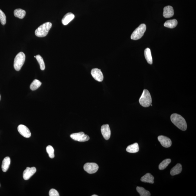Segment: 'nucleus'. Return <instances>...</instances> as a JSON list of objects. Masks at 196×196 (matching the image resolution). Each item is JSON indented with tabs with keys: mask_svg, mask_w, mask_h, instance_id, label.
<instances>
[{
	"mask_svg": "<svg viewBox=\"0 0 196 196\" xmlns=\"http://www.w3.org/2000/svg\"><path fill=\"white\" fill-rule=\"evenodd\" d=\"M1 95H0V101H1Z\"/></svg>",
	"mask_w": 196,
	"mask_h": 196,
	"instance_id": "30",
	"label": "nucleus"
},
{
	"mask_svg": "<svg viewBox=\"0 0 196 196\" xmlns=\"http://www.w3.org/2000/svg\"><path fill=\"white\" fill-rule=\"evenodd\" d=\"M0 21L2 24L5 25L6 24V15L2 10H0Z\"/></svg>",
	"mask_w": 196,
	"mask_h": 196,
	"instance_id": "27",
	"label": "nucleus"
},
{
	"mask_svg": "<svg viewBox=\"0 0 196 196\" xmlns=\"http://www.w3.org/2000/svg\"><path fill=\"white\" fill-rule=\"evenodd\" d=\"M50 196H59V194L58 191L55 189H51L49 191Z\"/></svg>",
	"mask_w": 196,
	"mask_h": 196,
	"instance_id": "28",
	"label": "nucleus"
},
{
	"mask_svg": "<svg viewBox=\"0 0 196 196\" xmlns=\"http://www.w3.org/2000/svg\"><path fill=\"white\" fill-rule=\"evenodd\" d=\"M178 21L177 20H170L166 21L164 24L165 27L170 28H173L177 26Z\"/></svg>",
	"mask_w": 196,
	"mask_h": 196,
	"instance_id": "19",
	"label": "nucleus"
},
{
	"mask_svg": "<svg viewBox=\"0 0 196 196\" xmlns=\"http://www.w3.org/2000/svg\"><path fill=\"white\" fill-rule=\"evenodd\" d=\"M26 56L23 52H20L18 53L14 59V66L17 71H19L24 64Z\"/></svg>",
	"mask_w": 196,
	"mask_h": 196,
	"instance_id": "4",
	"label": "nucleus"
},
{
	"mask_svg": "<svg viewBox=\"0 0 196 196\" xmlns=\"http://www.w3.org/2000/svg\"><path fill=\"white\" fill-rule=\"evenodd\" d=\"M26 12L21 9H17L14 10V15L16 17L19 19H23L26 15Z\"/></svg>",
	"mask_w": 196,
	"mask_h": 196,
	"instance_id": "21",
	"label": "nucleus"
},
{
	"mask_svg": "<svg viewBox=\"0 0 196 196\" xmlns=\"http://www.w3.org/2000/svg\"><path fill=\"white\" fill-rule=\"evenodd\" d=\"M36 58L40 65V69L43 71L45 69V65L42 57L40 55H37L36 56Z\"/></svg>",
	"mask_w": 196,
	"mask_h": 196,
	"instance_id": "25",
	"label": "nucleus"
},
{
	"mask_svg": "<svg viewBox=\"0 0 196 196\" xmlns=\"http://www.w3.org/2000/svg\"><path fill=\"white\" fill-rule=\"evenodd\" d=\"M46 151L50 158L53 159L54 158V150L53 146L51 145H48L46 147Z\"/></svg>",
	"mask_w": 196,
	"mask_h": 196,
	"instance_id": "26",
	"label": "nucleus"
},
{
	"mask_svg": "<svg viewBox=\"0 0 196 196\" xmlns=\"http://www.w3.org/2000/svg\"><path fill=\"white\" fill-rule=\"evenodd\" d=\"M139 101L140 105L144 107H148L152 103V97L149 92L147 89L144 90Z\"/></svg>",
	"mask_w": 196,
	"mask_h": 196,
	"instance_id": "3",
	"label": "nucleus"
},
{
	"mask_svg": "<svg viewBox=\"0 0 196 196\" xmlns=\"http://www.w3.org/2000/svg\"><path fill=\"white\" fill-rule=\"evenodd\" d=\"M182 169V166L181 164L178 163L170 171L171 175L172 176L178 175L181 173Z\"/></svg>",
	"mask_w": 196,
	"mask_h": 196,
	"instance_id": "17",
	"label": "nucleus"
},
{
	"mask_svg": "<svg viewBox=\"0 0 196 196\" xmlns=\"http://www.w3.org/2000/svg\"><path fill=\"white\" fill-rule=\"evenodd\" d=\"M146 27L144 24H142L134 31L131 36L132 40H137L143 37L146 30Z\"/></svg>",
	"mask_w": 196,
	"mask_h": 196,
	"instance_id": "5",
	"label": "nucleus"
},
{
	"mask_svg": "<svg viewBox=\"0 0 196 196\" xmlns=\"http://www.w3.org/2000/svg\"><path fill=\"white\" fill-rule=\"evenodd\" d=\"M18 130L21 136L26 138H30L31 136V133L27 127L23 125H19Z\"/></svg>",
	"mask_w": 196,
	"mask_h": 196,
	"instance_id": "9",
	"label": "nucleus"
},
{
	"mask_svg": "<svg viewBox=\"0 0 196 196\" xmlns=\"http://www.w3.org/2000/svg\"><path fill=\"white\" fill-rule=\"evenodd\" d=\"M41 85L42 82L40 81L37 79L34 80L31 84L30 88L31 90L35 91L40 87Z\"/></svg>",
	"mask_w": 196,
	"mask_h": 196,
	"instance_id": "23",
	"label": "nucleus"
},
{
	"mask_svg": "<svg viewBox=\"0 0 196 196\" xmlns=\"http://www.w3.org/2000/svg\"><path fill=\"white\" fill-rule=\"evenodd\" d=\"M75 18V15L71 12H69L65 15L62 19V23L64 25H67L73 20Z\"/></svg>",
	"mask_w": 196,
	"mask_h": 196,
	"instance_id": "14",
	"label": "nucleus"
},
{
	"mask_svg": "<svg viewBox=\"0 0 196 196\" xmlns=\"http://www.w3.org/2000/svg\"><path fill=\"white\" fill-rule=\"evenodd\" d=\"M154 178L150 173H147L141 178V181L142 182L149 183H154Z\"/></svg>",
	"mask_w": 196,
	"mask_h": 196,
	"instance_id": "15",
	"label": "nucleus"
},
{
	"mask_svg": "<svg viewBox=\"0 0 196 196\" xmlns=\"http://www.w3.org/2000/svg\"><path fill=\"white\" fill-rule=\"evenodd\" d=\"M92 196H98V195H92Z\"/></svg>",
	"mask_w": 196,
	"mask_h": 196,
	"instance_id": "29",
	"label": "nucleus"
},
{
	"mask_svg": "<svg viewBox=\"0 0 196 196\" xmlns=\"http://www.w3.org/2000/svg\"><path fill=\"white\" fill-rule=\"evenodd\" d=\"M171 162V160L170 159H166L163 160L160 163L159 166V170H163L167 168L169 164Z\"/></svg>",
	"mask_w": 196,
	"mask_h": 196,
	"instance_id": "24",
	"label": "nucleus"
},
{
	"mask_svg": "<svg viewBox=\"0 0 196 196\" xmlns=\"http://www.w3.org/2000/svg\"><path fill=\"white\" fill-rule=\"evenodd\" d=\"M136 190L141 196H150L151 195L150 192L146 190L143 187L138 186L137 187Z\"/></svg>",
	"mask_w": 196,
	"mask_h": 196,
	"instance_id": "22",
	"label": "nucleus"
},
{
	"mask_svg": "<svg viewBox=\"0 0 196 196\" xmlns=\"http://www.w3.org/2000/svg\"><path fill=\"white\" fill-rule=\"evenodd\" d=\"M52 26V23L49 22H46L41 25L35 30L36 36L40 37H46L47 35Z\"/></svg>",
	"mask_w": 196,
	"mask_h": 196,
	"instance_id": "2",
	"label": "nucleus"
},
{
	"mask_svg": "<svg viewBox=\"0 0 196 196\" xmlns=\"http://www.w3.org/2000/svg\"><path fill=\"white\" fill-rule=\"evenodd\" d=\"M158 139L163 147L168 148L171 146L172 145L171 140L167 137L160 136L158 137Z\"/></svg>",
	"mask_w": 196,
	"mask_h": 196,
	"instance_id": "11",
	"label": "nucleus"
},
{
	"mask_svg": "<svg viewBox=\"0 0 196 196\" xmlns=\"http://www.w3.org/2000/svg\"><path fill=\"white\" fill-rule=\"evenodd\" d=\"M145 58L149 64H153V59L150 49L147 48L144 51Z\"/></svg>",
	"mask_w": 196,
	"mask_h": 196,
	"instance_id": "20",
	"label": "nucleus"
},
{
	"mask_svg": "<svg viewBox=\"0 0 196 196\" xmlns=\"http://www.w3.org/2000/svg\"><path fill=\"white\" fill-rule=\"evenodd\" d=\"M91 74L93 78L97 81L101 82L103 81V75L100 69L98 68H94L92 70Z\"/></svg>",
	"mask_w": 196,
	"mask_h": 196,
	"instance_id": "8",
	"label": "nucleus"
},
{
	"mask_svg": "<svg viewBox=\"0 0 196 196\" xmlns=\"http://www.w3.org/2000/svg\"><path fill=\"white\" fill-rule=\"evenodd\" d=\"M34 57H35V58H36V56H34Z\"/></svg>",
	"mask_w": 196,
	"mask_h": 196,
	"instance_id": "31",
	"label": "nucleus"
},
{
	"mask_svg": "<svg viewBox=\"0 0 196 196\" xmlns=\"http://www.w3.org/2000/svg\"><path fill=\"white\" fill-rule=\"evenodd\" d=\"M101 132L102 136L106 140H108L110 138L111 131L108 124L104 125L101 127Z\"/></svg>",
	"mask_w": 196,
	"mask_h": 196,
	"instance_id": "12",
	"label": "nucleus"
},
{
	"mask_svg": "<svg viewBox=\"0 0 196 196\" xmlns=\"http://www.w3.org/2000/svg\"><path fill=\"white\" fill-rule=\"evenodd\" d=\"M10 163L11 159L8 156H7L3 159L2 165V169L3 172H6L8 171L9 168Z\"/></svg>",
	"mask_w": 196,
	"mask_h": 196,
	"instance_id": "16",
	"label": "nucleus"
},
{
	"mask_svg": "<svg viewBox=\"0 0 196 196\" xmlns=\"http://www.w3.org/2000/svg\"><path fill=\"white\" fill-rule=\"evenodd\" d=\"M174 15V10L172 6H168L165 7L163 9V17L168 18L172 17Z\"/></svg>",
	"mask_w": 196,
	"mask_h": 196,
	"instance_id": "13",
	"label": "nucleus"
},
{
	"mask_svg": "<svg viewBox=\"0 0 196 196\" xmlns=\"http://www.w3.org/2000/svg\"><path fill=\"white\" fill-rule=\"evenodd\" d=\"M126 150L127 152L132 153H137L139 150V145L137 143L129 145L127 147Z\"/></svg>",
	"mask_w": 196,
	"mask_h": 196,
	"instance_id": "18",
	"label": "nucleus"
},
{
	"mask_svg": "<svg viewBox=\"0 0 196 196\" xmlns=\"http://www.w3.org/2000/svg\"><path fill=\"white\" fill-rule=\"evenodd\" d=\"M0 186H1V185H0Z\"/></svg>",
	"mask_w": 196,
	"mask_h": 196,
	"instance_id": "32",
	"label": "nucleus"
},
{
	"mask_svg": "<svg viewBox=\"0 0 196 196\" xmlns=\"http://www.w3.org/2000/svg\"><path fill=\"white\" fill-rule=\"evenodd\" d=\"M170 119L172 123L178 128L182 131L186 130L187 125L186 120L180 115L174 113L171 116Z\"/></svg>",
	"mask_w": 196,
	"mask_h": 196,
	"instance_id": "1",
	"label": "nucleus"
},
{
	"mask_svg": "<svg viewBox=\"0 0 196 196\" xmlns=\"http://www.w3.org/2000/svg\"><path fill=\"white\" fill-rule=\"evenodd\" d=\"M98 165L95 163H86L84 166V170L90 174L95 173L98 171Z\"/></svg>",
	"mask_w": 196,
	"mask_h": 196,
	"instance_id": "7",
	"label": "nucleus"
},
{
	"mask_svg": "<svg viewBox=\"0 0 196 196\" xmlns=\"http://www.w3.org/2000/svg\"><path fill=\"white\" fill-rule=\"evenodd\" d=\"M36 172H37V169L35 167H32V168L27 167L23 172V179L25 180H28L34 175Z\"/></svg>",
	"mask_w": 196,
	"mask_h": 196,
	"instance_id": "10",
	"label": "nucleus"
},
{
	"mask_svg": "<svg viewBox=\"0 0 196 196\" xmlns=\"http://www.w3.org/2000/svg\"><path fill=\"white\" fill-rule=\"evenodd\" d=\"M70 137L75 141L81 142L87 141L89 140V136L85 134L83 132L72 134Z\"/></svg>",
	"mask_w": 196,
	"mask_h": 196,
	"instance_id": "6",
	"label": "nucleus"
}]
</instances>
